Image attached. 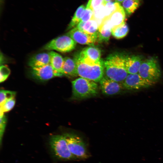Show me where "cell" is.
Segmentation results:
<instances>
[{
    "label": "cell",
    "mask_w": 163,
    "mask_h": 163,
    "mask_svg": "<svg viewBox=\"0 0 163 163\" xmlns=\"http://www.w3.org/2000/svg\"><path fill=\"white\" fill-rule=\"evenodd\" d=\"M127 56L115 53L107 56L103 61L106 77L118 82H123L128 74L126 67Z\"/></svg>",
    "instance_id": "cell-1"
},
{
    "label": "cell",
    "mask_w": 163,
    "mask_h": 163,
    "mask_svg": "<svg viewBox=\"0 0 163 163\" xmlns=\"http://www.w3.org/2000/svg\"><path fill=\"white\" fill-rule=\"evenodd\" d=\"M96 82L80 77L72 82L73 100H82L94 97L98 93Z\"/></svg>",
    "instance_id": "cell-2"
},
{
    "label": "cell",
    "mask_w": 163,
    "mask_h": 163,
    "mask_svg": "<svg viewBox=\"0 0 163 163\" xmlns=\"http://www.w3.org/2000/svg\"><path fill=\"white\" fill-rule=\"evenodd\" d=\"M78 75L96 82H100L104 77V71L103 61L99 64L92 65L83 63L74 58Z\"/></svg>",
    "instance_id": "cell-3"
},
{
    "label": "cell",
    "mask_w": 163,
    "mask_h": 163,
    "mask_svg": "<svg viewBox=\"0 0 163 163\" xmlns=\"http://www.w3.org/2000/svg\"><path fill=\"white\" fill-rule=\"evenodd\" d=\"M64 135L70 152L76 159H85L89 157L87 145L81 138L73 133Z\"/></svg>",
    "instance_id": "cell-4"
},
{
    "label": "cell",
    "mask_w": 163,
    "mask_h": 163,
    "mask_svg": "<svg viewBox=\"0 0 163 163\" xmlns=\"http://www.w3.org/2000/svg\"><path fill=\"white\" fill-rule=\"evenodd\" d=\"M138 73L143 78L155 83L161 76V72L158 62L154 57L144 60Z\"/></svg>",
    "instance_id": "cell-5"
},
{
    "label": "cell",
    "mask_w": 163,
    "mask_h": 163,
    "mask_svg": "<svg viewBox=\"0 0 163 163\" xmlns=\"http://www.w3.org/2000/svg\"><path fill=\"white\" fill-rule=\"evenodd\" d=\"M50 144L54 154L58 158L66 160L76 159L70 152L64 134L52 136Z\"/></svg>",
    "instance_id": "cell-6"
},
{
    "label": "cell",
    "mask_w": 163,
    "mask_h": 163,
    "mask_svg": "<svg viewBox=\"0 0 163 163\" xmlns=\"http://www.w3.org/2000/svg\"><path fill=\"white\" fill-rule=\"evenodd\" d=\"M76 45V43L67 34L53 39L45 45L43 49L55 50L62 53L69 52L73 50Z\"/></svg>",
    "instance_id": "cell-7"
},
{
    "label": "cell",
    "mask_w": 163,
    "mask_h": 163,
    "mask_svg": "<svg viewBox=\"0 0 163 163\" xmlns=\"http://www.w3.org/2000/svg\"><path fill=\"white\" fill-rule=\"evenodd\" d=\"M126 12L122 6L119 8L109 16L102 21L99 27L106 29H112L125 22Z\"/></svg>",
    "instance_id": "cell-8"
},
{
    "label": "cell",
    "mask_w": 163,
    "mask_h": 163,
    "mask_svg": "<svg viewBox=\"0 0 163 163\" xmlns=\"http://www.w3.org/2000/svg\"><path fill=\"white\" fill-rule=\"evenodd\" d=\"M122 83L123 88L129 90L146 88L155 84L143 78L138 73L128 74Z\"/></svg>",
    "instance_id": "cell-9"
},
{
    "label": "cell",
    "mask_w": 163,
    "mask_h": 163,
    "mask_svg": "<svg viewBox=\"0 0 163 163\" xmlns=\"http://www.w3.org/2000/svg\"><path fill=\"white\" fill-rule=\"evenodd\" d=\"M30 71L32 78L40 81H46L55 77L63 75L55 70L50 64L40 67H31Z\"/></svg>",
    "instance_id": "cell-10"
},
{
    "label": "cell",
    "mask_w": 163,
    "mask_h": 163,
    "mask_svg": "<svg viewBox=\"0 0 163 163\" xmlns=\"http://www.w3.org/2000/svg\"><path fill=\"white\" fill-rule=\"evenodd\" d=\"M67 34L76 43L81 44L92 45L98 42V34H89L80 30L76 27L71 29Z\"/></svg>",
    "instance_id": "cell-11"
},
{
    "label": "cell",
    "mask_w": 163,
    "mask_h": 163,
    "mask_svg": "<svg viewBox=\"0 0 163 163\" xmlns=\"http://www.w3.org/2000/svg\"><path fill=\"white\" fill-rule=\"evenodd\" d=\"M101 88L104 94L111 96L120 93L123 88L122 84L104 76L100 82Z\"/></svg>",
    "instance_id": "cell-12"
},
{
    "label": "cell",
    "mask_w": 163,
    "mask_h": 163,
    "mask_svg": "<svg viewBox=\"0 0 163 163\" xmlns=\"http://www.w3.org/2000/svg\"><path fill=\"white\" fill-rule=\"evenodd\" d=\"M143 60V57L140 55L127 56L125 65L128 74H134L138 73Z\"/></svg>",
    "instance_id": "cell-13"
},
{
    "label": "cell",
    "mask_w": 163,
    "mask_h": 163,
    "mask_svg": "<svg viewBox=\"0 0 163 163\" xmlns=\"http://www.w3.org/2000/svg\"><path fill=\"white\" fill-rule=\"evenodd\" d=\"M50 63L49 53H42L33 55L28 62V65L31 67H40Z\"/></svg>",
    "instance_id": "cell-14"
},
{
    "label": "cell",
    "mask_w": 163,
    "mask_h": 163,
    "mask_svg": "<svg viewBox=\"0 0 163 163\" xmlns=\"http://www.w3.org/2000/svg\"><path fill=\"white\" fill-rule=\"evenodd\" d=\"M76 55L80 57L89 59L97 62L101 60V50L95 47H85Z\"/></svg>",
    "instance_id": "cell-15"
},
{
    "label": "cell",
    "mask_w": 163,
    "mask_h": 163,
    "mask_svg": "<svg viewBox=\"0 0 163 163\" xmlns=\"http://www.w3.org/2000/svg\"><path fill=\"white\" fill-rule=\"evenodd\" d=\"M99 24L95 19L86 22L80 21L76 27L80 30L91 35L97 34L98 33Z\"/></svg>",
    "instance_id": "cell-16"
},
{
    "label": "cell",
    "mask_w": 163,
    "mask_h": 163,
    "mask_svg": "<svg viewBox=\"0 0 163 163\" xmlns=\"http://www.w3.org/2000/svg\"><path fill=\"white\" fill-rule=\"evenodd\" d=\"M62 73L63 75L69 77H74L78 75L76 65L74 59L68 57L64 58Z\"/></svg>",
    "instance_id": "cell-17"
},
{
    "label": "cell",
    "mask_w": 163,
    "mask_h": 163,
    "mask_svg": "<svg viewBox=\"0 0 163 163\" xmlns=\"http://www.w3.org/2000/svg\"><path fill=\"white\" fill-rule=\"evenodd\" d=\"M49 53L50 56V65L55 70L63 75L62 68L64 58L59 54L54 51H51Z\"/></svg>",
    "instance_id": "cell-18"
},
{
    "label": "cell",
    "mask_w": 163,
    "mask_h": 163,
    "mask_svg": "<svg viewBox=\"0 0 163 163\" xmlns=\"http://www.w3.org/2000/svg\"><path fill=\"white\" fill-rule=\"evenodd\" d=\"M129 30L128 27L125 22L122 25L113 28L111 30V34L115 38L121 39L127 35Z\"/></svg>",
    "instance_id": "cell-19"
},
{
    "label": "cell",
    "mask_w": 163,
    "mask_h": 163,
    "mask_svg": "<svg viewBox=\"0 0 163 163\" xmlns=\"http://www.w3.org/2000/svg\"><path fill=\"white\" fill-rule=\"evenodd\" d=\"M140 0H124L122 2V7L125 12L129 15L133 13L140 5Z\"/></svg>",
    "instance_id": "cell-20"
},
{
    "label": "cell",
    "mask_w": 163,
    "mask_h": 163,
    "mask_svg": "<svg viewBox=\"0 0 163 163\" xmlns=\"http://www.w3.org/2000/svg\"><path fill=\"white\" fill-rule=\"evenodd\" d=\"M85 8L83 5L80 6L78 8L68 25V30L71 29L76 27L81 21L83 12Z\"/></svg>",
    "instance_id": "cell-21"
},
{
    "label": "cell",
    "mask_w": 163,
    "mask_h": 163,
    "mask_svg": "<svg viewBox=\"0 0 163 163\" xmlns=\"http://www.w3.org/2000/svg\"><path fill=\"white\" fill-rule=\"evenodd\" d=\"M105 5H103L93 10V18L98 23L99 25L102 20L106 17Z\"/></svg>",
    "instance_id": "cell-22"
},
{
    "label": "cell",
    "mask_w": 163,
    "mask_h": 163,
    "mask_svg": "<svg viewBox=\"0 0 163 163\" xmlns=\"http://www.w3.org/2000/svg\"><path fill=\"white\" fill-rule=\"evenodd\" d=\"M15 101L14 98L8 99L5 101L0 105V116L4 114V112H7L11 110L14 107Z\"/></svg>",
    "instance_id": "cell-23"
},
{
    "label": "cell",
    "mask_w": 163,
    "mask_h": 163,
    "mask_svg": "<svg viewBox=\"0 0 163 163\" xmlns=\"http://www.w3.org/2000/svg\"><path fill=\"white\" fill-rule=\"evenodd\" d=\"M120 5L116 2L111 1L107 2L105 5L106 17L110 15L117 9Z\"/></svg>",
    "instance_id": "cell-24"
},
{
    "label": "cell",
    "mask_w": 163,
    "mask_h": 163,
    "mask_svg": "<svg viewBox=\"0 0 163 163\" xmlns=\"http://www.w3.org/2000/svg\"><path fill=\"white\" fill-rule=\"evenodd\" d=\"M16 93L14 91L1 90L0 92V103L2 105L6 101L14 98Z\"/></svg>",
    "instance_id": "cell-25"
},
{
    "label": "cell",
    "mask_w": 163,
    "mask_h": 163,
    "mask_svg": "<svg viewBox=\"0 0 163 163\" xmlns=\"http://www.w3.org/2000/svg\"><path fill=\"white\" fill-rule=\"evenodd\" d=\"M92 19H94L93 11L91 9L86 7L83 12L81 21L85 22Z\"/></svg>",
    "instance_id": "cell-26"
},
{
    "label": "cell",
    "mask_w": 163,
    "mask_h": 163,
    "mask_svg": "<svg viewBox=\"0 0 163 163\" xmlns=\"http://www.w3.org/2000/svg\"><path fill=\"white\" fill-rule=\"evenodd\" d=\"M106 3L105 0H89L86 7L94 10L102 5H106Z\"/></svg>",
    "instance_id": "cell-27"
},
{
    "label": "cell",
    "mask_w": 163,
    "mask_h": 163,
    "mask_svg": "<svg viewBox=\"0 0 163 163\" xmlns=\"http://www.w3.org/2000/svg\"><path fill=\"white\" fill-rule=\"evenodd\" d=\"M10 72L9 68L5 65H2L0 66V82H2L5 80L8 77Z\"/></svg>",
    "instance_id": "cell-28"
},
{
    "label": "cell",
    "mask_w": 163,
    "mask_h": 163,
    "mask_svg": "<svg viewBox=\"0 0 163 163\" xmlns=\"http://www.w3.org/2000/svg\"><path fill=\"white\" fill-rule=\"evenodd\" d=\"M6 121V118L4 115L0 116V139L1 145L2 144V137L5 130Z\"/></svg>",
    "instance_id": "cell-29"
},
{
    "label": "cell",
    "mask_w": 163,
    "mask_h": 163,
    "mask_svg": "<svg viewBox=\"0 0 163 163\" xmlns=\"http://www.w3.org/2000/svg\"><path fill=\"white\" fill-rule=\"evenodd\" d=\"M124 0H115V1L119 3L122 2Z\"/></svg>",
    "instance_id": "cell-30"
},
{
    "label": "cell",
    "mask_w": 163,
    "mask_h": 163,
    "mask_svg": "<svg viewBox=\"0 0 163 163\" xmlns=\"http://www.w3.org/2000/svg\"><path fill=\"white\" fill-rule=\"evenodd\" d=\"M112 0H105V2H107L111 1H112Z\"/></svg>",
    "instance_id": "cell-31"
}]
</instances>
